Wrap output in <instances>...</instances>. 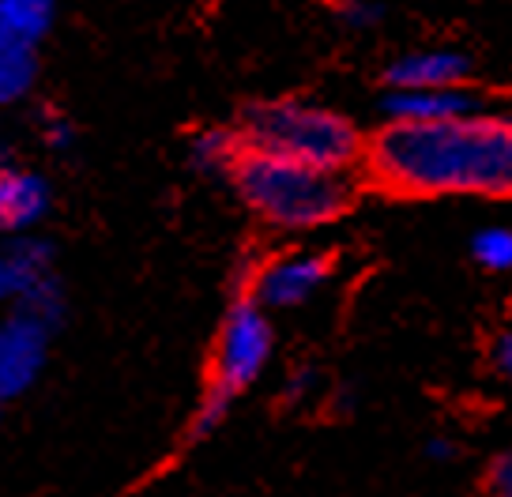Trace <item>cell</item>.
<instances>
[{
    "label": "cell",
    "instance_id": "9",
    "mask_svg": "<svg viewBox=\"0 0 512 497\" xmlns=\"http://www.w3.org/2000/svg\"><path fill=\"white\" fill-rule=\"evenodd\" d=\"M53 275V249L34 234H19L0 245V309L16 305L27 290Z\"/></svg>",
    "mask_w": 512,
    "mask_h": 497
},
{
    "label": "cell",
    "instance_id": "10",
    "mask_svg": "<svg viewBox=\"0 0 512 497\" xmlns=\"http://www.w3.org/2000/svg\"><path fill=\"white\" fill-rule=\"evenodd\" d=\"M479 106L471 87H422V91H388L381 102L384 121L400 125H426V121H445L456 113H467Z\"/></svg>",
    "mask_w": 512,
    "mask_h": 497
},
{
    "label": "cell",
    "instance_id": "16",
    "mask_svg": "<svg viewBox=\"0 0 512 497\" xmlns=\"http://www.w3.org/2000/svg\"><path fill=\"white\" fill-rule=\"evenodd\" d=\"M339 12L351 27H373L381 19V4H373V0H343Z\"/></svg>",
    "mask_w": 512,
    "mask_h": 497
},
{
    "label": "cell",
    "instance_id": "5",
    "mask_svg": "<svg viewBox=\"0 0 512 497\" xmlns=\"http://www.w3.org/2000/svg\"><path fill=\"white\" fill-rule=\"evenodd\" d=\"M336 272V260L320 249H287L268 257L249 279V298L264 305L268 313H290L317 302L328 279Z\"/></svg>",
    "mask_w": 512,
    "mask_h": 497
},
{
    "label": "cell",
    "instance_id": "14",
    "mask_svg": "<svg viewBox=\"0 0 512 497\" xmlns=\"http://www.w3.org/2000/svg\"><path fill=\"white\" fill-rule=\"evenodd\" d=\"M471 257L482 272L505 275L512 272V226L509 223H490L475 230L471 238Z\"/></svg>",
    "mask_w": 512,
    "mask_h": 497
},
{
    "label": "cell",
    "instance_id": "6",
    "mask_svg": "<svg viewBox=\"0 0 512 497\" xmlns=\"http://www.w3.org/2000/svg\"><path fill=\"white\" fill-rule=\"evenodd\" d=\"M57 324L42 321L27 305L0 313V403L27 396L49 358V336Z\"/></svg>",
    "mask_w": 512,
    "mask_h": 497
},
{
    "label": "cell",
    "instance_id": "17",
    "mask_svg": "<svg viewBox=\"0 0 512 497\" xmlns=\"http://www.w3.org/2000/svg\"><path fill=\"white\" fill-rule=\"evenodd\" d=\"M494 369L501 373V381H505V385H512V328L497 336V343H494Z\"/></svg>",
    "mask_w": 512,
    "mask_h": 497
},
{
    "label": "cell",
    "instance_id": "19",
    "mask_svg": "<svg viewBox=\"0 0 512 497\" xmlns=\"http://www.w3.org/2000/svg\"><path fill=\"white\" fill-rule=\"evenodd\" d=\"M430 456H437V460H448V456H452V449H448L445 441L437 437V441H433V445H430Z\"/></svg>",
    "mask_w": 512,
    "mask_h": 497
},
{
    "label": "cell",
    "instance_id": "18",
    "mask_svg": "<svg viewBox=\"0 0 512 497\" xmlns=\"http://www.w3.org/2000/svg\"><path fill=\"white\" fill-rule=\"evenodd\" d=\"M46 140H49V147H72L76 132H72V125H68L64 117H49V121H46Z\"/></svg>",
    "mask_w": 512,
    "mask_h": 497
},
{
    "label": "cell",
    "instance_id": "8",
    "mask_svg": "<svg viewBox=\"0 0 512 497\" xmlns=\"http://www.w3.org/2000/svg\"><path fill=\"white\" fill-rule=\"evenodd\" d=\"M53 208V189L38 170L4 162L0 166V230L8 238L31 234Z\"/></svg>",
    "mask_w": 512,
    "mask_h": 497
},
{
    "label": "cell",
    "instance_id": "3",
    "mask_svg": "<svg viewBox=\"0 0 512 497\" xmlns=\"http://www.w3.org/2000/svg\"><path fill=\"white\" fill-rule=\"evenodd\" d=\"M241 140L256 151H272L283 159L351 174L366 155V144L347 113L320 106L309 98H272L245 113Z\"/></svg>",
    "mask_w": 512,
    "mask_h": 497
},
{
    "label": "cell",
    "instance_id": "7",
    "mask_svg": "<svg viewBox=\"0 0 512 497\" xmlns=\"http://www.w3.org/2000/svg\"><path fill=\"white\" fill-rule=\"evenodd\" d=\"M471 61L464 49L452 46H418L400 53L384 68L388 91H422V87H467Z\"/></svg>",
    "mask_w": 512,
    "mask_h": 497
},
{
    "label": "cell",
    "instance_id": "4",
    "mask_svg": "<svg viewBox=\"0 0 512 497\" xmlns=\"http://www.w3.org/2000/svg\"><path fill=\"white\" fill-rule=\"evenodd\" d=\"M275 354V324L264 305L241 294L238 302L226 309L215 339V362H211L208 392L196 411V433H211L226 418L230 403L245 396L260 381Z\"/></svg>",
    "mask_w": 512,
    "mask_h": 497
},
{
    "label": "cell",
    "instance_id": "15",
    "mask_svg": "<svg viewBox=\"0 0 512 497\" xmlns=\"http://www.w3.org/2000/svg\"><path fill=\"white\" fill-rule=\"evenodd\" d=\"M486 494L512 497V452H501L490 464V471H486Z\"/></svg>",
    "mask_w": 512,
    "mask_h": 497
},
{
    "label": "cell",
    "instance_id": "1",
    "mask_svg": "<svg viewBox=\"0 0 512 497\" xmlns=\"http://www.w3.org/2000/svg\"><path fill=\"white\" fill-rule=\"evenodd\" d=\"M369 177L403 196H512V113L467 110L445 121L384 129L366 144Z\"/></svg>",
    "mask_w": 512,
    "mask_h": 497
},
{
    "label": "cell",
    "instance_id": "13",
    "mask_svg": "<svg viewBox=\"0 0 512 497\" xmlns=\"http://www.w3.org/2000/svg\"><path fill=\"white\" fill-rule=\"evenodd\" d=\"M57 19V0H0V31L38 46Z\"/></svg>",
    "mask_w": 512,
    "mask_h": 497
},
{
    "label": "cell",
    "instance_id": "12",
    "mask_svg": "<svg viewBox=\"0 0 512 497\" xmlns=\"http://www.w3.org/2000/svg\"><path fill=\"white\" fill-rule=\"evenodd\" d=\"M241 151H245V140H241L238 129H204L192 136L189 159H192V166L204 170V174L230 177L234 162L241 159Z\"/></svg>",
    "mask_w": 512,
    "mask_h": 497
},
{
    "label": "cell",
    "instance_id": "2",
    "mask_svg": "<svg viewBox=\"0 0 512 497\" xmlns=\"http://www.w3.org/2000/svg\"><path fill=\"white\" fill-rule=\"evenodd\" d=\"M230 185L260 223L275 230H317L336 223L354 200L351 174L283 159L245 147L230 170Z\"/></svg>",
    "mask_w": 512,
    "mask_h": 497
},
{
    "label": "cell",
    "instance_id": "11",
    "mask_svg": "<svg viewBox=\"0 0 512 497\" xmlns=\"http://www.w3.org/2000/svg\"><path fill=\"white\" fill-rule=\"evenodd\" d=\"M38 83V46L0 31V106H16Z\"/></svg>",
    "mask_w": 512,
    "mask_h": 497
}]
</instances>
